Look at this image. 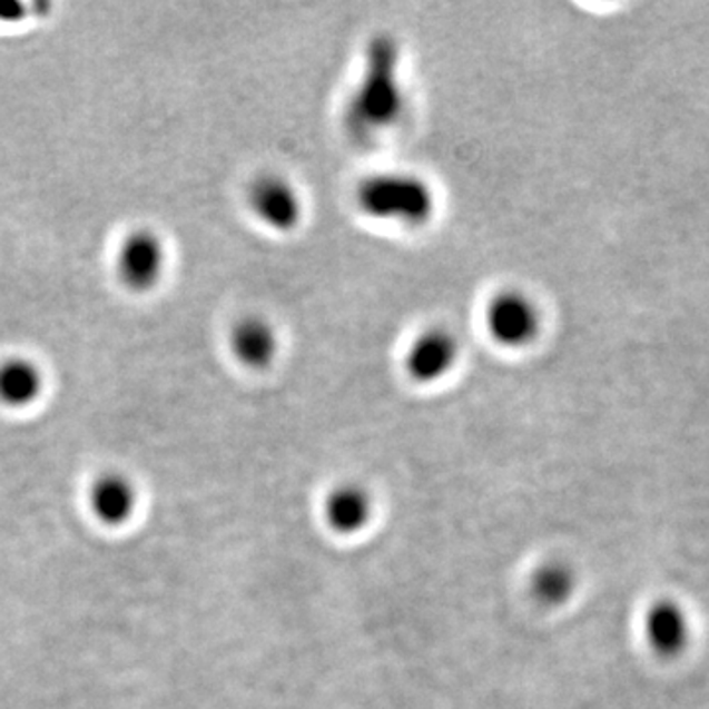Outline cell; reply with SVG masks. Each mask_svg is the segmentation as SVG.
Wrapping results in <instances>:
<instances>
[{
	"instance_id": "6da1fadb",
	"label": "cell",
	"mask_w": 709,
	"mask_h": 709,
	"mask_svg": "<svg viewBox=\"0 0 709 709\" xmlns=\"http://www.w3.org/2000/svg\"><path fill=\"white\" fill-rule=\"evenodd\" d=\"M401 68V43L393 36H376L347 104V127L357 137H378L401 120L406 109Z\"/></svg>"
},
{
	"instance_id": "7a4b0ae2",
	"label": "cell",
	"mask_w": 709,
	"mask_h": 709,
	"mask_svg": "<svg viewBox=\"0 0 709 709\" xmlns=\"http://www.w3.org/2000/svg\"><path fill=\"white\" fill-rule=\"evenodd\" d=\"M355 207L368 221L398 229L426 227L436 214V191L414 171H375L353 191Z\"/></svg>"
},
{
	"instance_id": "3957f363",
	"label": "cell",
	"mask_w": 709,
	"mask_h": 709,
	"mask_svg": "<svg viewBox=\"0 0 709 709\" xmlns=\"http://www.w3.org/2000/svg\"><path fill=\"white\" fill-rule=\"evenodd\" d=\"M483 322L491 342L501 349H526L539 339L542 332L539 302L516 288H506L491 296Z\"/></svg>"
},
{
	"instance_id": "277c9868",
	"label": "cell",
	"mask_w": 709,
	"mask_h": 709,
	"mask_svg": "<svg viewBox=\"0 0 709 709\" xmlns=\"http://www.w3.org/2000/svg\"><path fill=\"white\" fill-rule=\"evenodd\" d=\"M462 357V343L452 329L434 325L420 332L404 351V371L412 383L436 385L452 375Z\"/></svg>"
},
{
	"instance_id": "5b68a950",
	"label": "cell",
	"mask_w": 709,
	"mask_h": 709,
	"mask_svg": "<svg viewBox=\"0 0 709 709\" xmlns=\"http://www.w3.org/2000/svg\"><path fill=\"white\" fill-rule=\"evenodd\" d=\"M247 206L255 221L268 232L292 233L304 221V199L299 189L280 174H266L250 184Z\"/></svg>"
},
{
	"instance_id": "8992f818",
	"label": "cell",
	"mask_w": 709,
	"mask_h": 709,
	"mask_svg": "<svg viewBox=\"0 0 709 709\" xmlns=\"http://www.w3.org/2000/svg\"><path fill=\"white\" fill-rule=\"evenodd\" d=\"M166 270V247L156 233L148 229L130 233L119 250V274L122 283L138 292L150 291L163 280Z\"/></svg>"
},
{
	"instance_id": "52a82bcc",
	"label": "cell",
	"mask_w": 709,
	"mask_h": 709,
	"mask_svg": "<svg viewBox=\"0 0 709 709\" xmlns=\"http://www.w3.org/2000/svg\"><path fill=\"white\" fill-rule=\"evenodd\" d=\"M229 351L243 367L265 371L280 355V335L266 317H240L229 332Z\"/></svg>"
},
{
	"instance_id": "ba28073f",
	"label": "cell",
	"mask_w": 709,
	"mask_h": 709,
	"mask_svg": "<svg viewBox=\"0 0 709 709\" xmlns=\"http://www.w3.org/2000/svg\"><path fill=\"white\" fill-rule=\"evenodd\" d=\"M375 504L367 489L345 483L329 491L324 501V519L335 534L357 536L373 519Z\"/></svg>"
},
{
	"instance_id": "9c48e42d",
	"label": "cell",
	"mask_w": 709,
	"mask_h": 709,
	"mask_svg": "<svg viewBox=\"0 0 709 709\" xmlns=\"http://www.w3.org/2000/svg\"><path fill=\"white\" fill-rule=\"evenodd\" d=\"M91 511L107 526H120L129 522L137 509V491L129 479L119 473H107L97 479L89 495Z\"/></svg>"
},
{
	"instance_id": "30bf717a",
	"label": "cell",
	"mask_w": 709,
	"mask_h": 709,
	"mask_svg": "<svg viewBox=\"0 0 709 709\" xmlns=\"http://www.w3.org/2000/svg\"><path fill=\"white\" fill-rule=\"evenodd\" d=\"M43 378L40 368L32 361L22 357L0 363V402L22 408L28 406L42 393Z\"/></svg>"
},
{
	"instance_id": "8fae6325",
	"label": "cell",
	"mask_w": 709,
	"mask_h": 709,
	"mask_svg": "<svg viewBox=\"0 0 709 709\" xmlns=\"http://www.w3.org/2000/svg\"><path fill=\"white\" fill-rule=\"evenodd\" d=\"M573 588H575V578H573L572 568L555 560L540 565L530 580L532 598L548 607L565 603L572 598Z\"/></svg>"
},
{
	"instance_id": "7c38bea8",
	"label": "cell",
	"mask_w": 709,
	"mask_h": 709,
	"mask_svg": "<svg viewBox=\"0 0 709 709\" xmlns=\"http://www.w3.org/2000/svg\"><path fill=\"white\" fill-rule=\"evenodd\" d=\"M650 641L662 654H674L686 641V623L674 605L662 603L652 609L649 619Z\"/></svg>"
}]
</instances>
